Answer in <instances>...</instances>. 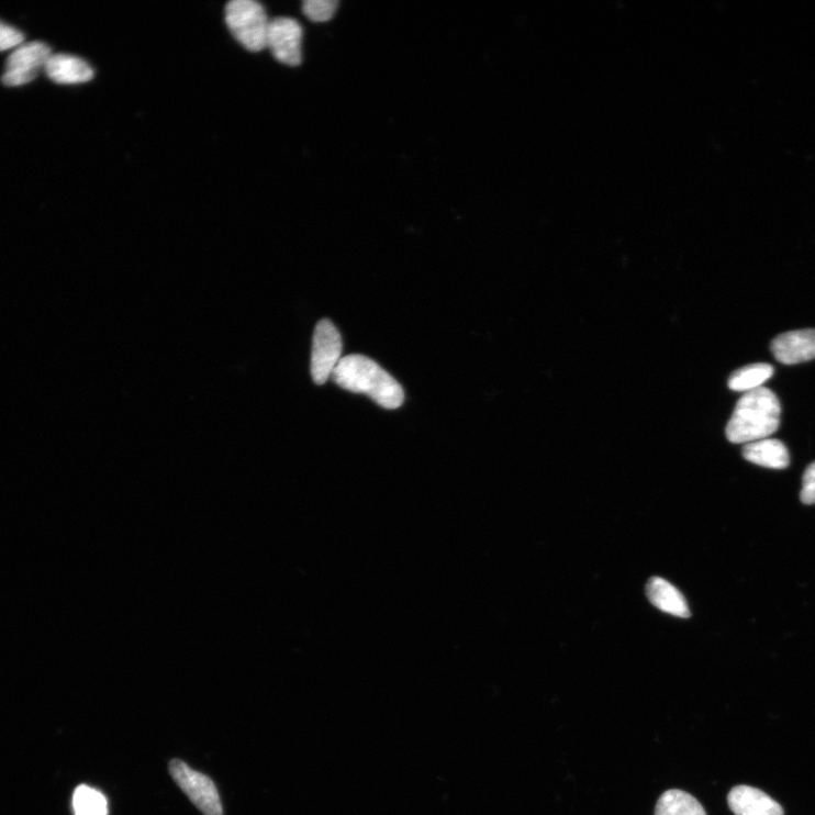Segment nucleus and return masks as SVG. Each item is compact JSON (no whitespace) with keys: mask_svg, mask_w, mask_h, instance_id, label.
I'll use <instances>...</instances> for the list:
<instances>
[{"mask_svg":"<svg viewBox=\"0 0 815 815\" xmlns=\"http://www.w3.org/2000/svg\"><path fill=\"white\" fill-rule=\"evenodd\" d=\"M331 378L347 391L366 394L384 410H398L403 404L402 387L378 362L365 356L342 358Z\"/></svg>","mask_w":815,"mask_h":815,"instance_id":"1","label":"nucleus"},{"mask_svg":"<svg viewBox=\"0 0 815 815\" xmlns=\"http://www.w3.org/2000/svg\"><path fill=\"white\" fill-rule=\"evenodd\" d=\"M780 400L769 389L747 392L736 404L726 427V436L735 444H749L768 438L781 423Z\"/></svg>","mask_w":815,"mask_h":815,"instance_id":"2","label":"nucleus"},{"mask_svg":"<svg viewBox=\"0 0 815 815\" xmlns=\"http://www.w3.org/2000/svg\"><path fill=\"white\" fill-rule=\"evenodd\" d=\"M226 22L236 41L247 51L267 48L270 22L265 8L254 0H233L226 7Z\"/></svg>","mask_w":815,"mask_h":815,"instance_id":"3","label":"nucleus"},{"mask_svg":"<svg viewBox=\"0 0 815 815\" xmlns=\"http://www.w3.org/2000/svg\"><path fill=\"white\" fill-rule=\"evenodd\" d=\"M169 773L179 789L204 815H224L217 790L208 775L177 759L170 761Z\"/></svg>","mask_w":815,"mask_h":815,"instance_id":"4","label":"nucleus"},{"mask_svg":"<svg viewBox=\"0 0 815 815\" xmlns=\"http://www.w3.org/2000/svg\"><path fill=\"white\" fill-rule=\"evenodd\" d=\"M340 332L330 320L317 323L313 337L311 373L315 384L323 386L335 372L343 354Z\"/></svg>","mask_w":815,"mask_h":815,"instance_id":"5","label":"nucleus"},{"mask_svg":"<svg viewBox=\"0 0 815 815\" xmlns=\"http://www.w3.org/2000/svg\"><path fill=\"white\" fill-rule=\"evenodd\" d=\"M52 55V48L45 43L22 44L7 59L3 83L10 88L31 83L45 69Z\"/></svg>","mask_w":815,"mask_h":815,"instance_id":"6","label":"nucleus"},{"mask_svg":"<svg viewBox=\"0 0 815 815\" xmlns=\"http://www.w3.org/2000/svg\"><path fill=\"white\" fill-rule=\"evenodd\" d=\"M302 25L290 18H278L270 22L267 48L275 58L288 66H299L302 63Z\"/></svg>","mask_w":815,"mask_h":815,"instance_id":"7","label":"nucleus"},{"mask_svg":"<svg viewBox=\"0 0 815 815\" xmlns=\"http://www.w3.org/2000/svg\"><path fill=\"white\" fill-rule=\"evenodd\" d=\"M774 358L785 365L815 359V330L805 328L783 333L771 343Z\"/></svg>","mask_w":815,"mask_h":815,"instance_id":"8","label":"nucleus"},{"mask_svg":"<svg viewBox=\"0 0 815 815\" xmlns=\"http://www.w3.org/2000/svg\"><path fill=\"white\" fill-rule=\"evenodd\" d=\"M735 815H784V810L762 791L751 786H736L727 797Z\"/></svg>","mask_w":815,"mask_h":815,"instance_id":"9","label":"nucleus"},{"mask_svg":"<svg viewBox=\"0 0 815 815\" xmlns=\"http://www.w3.org/2000/svg\"><path fill=\"white\" fill-rule=\"evenodd\" d=\"M44 70L57 85H81L94 78V70L89 63L68 54H53Z\"/></svg>","mask_w":815,"mask_h":815,"instance_id":"10","label":"nucleus"},{"mask_svg":"<svg viewBox=\"0 0 815 815\" xmlns=\"http://www.w3.org/2000/svg\"><path fill=\"white\" fill-rule=\"evenodd\" d=\"M744 457L758 466L782 470L790 466V454L785 444L773 438H764L746 444Z\"/></svg>","mask_w":815,"mask_h":815,"instance_id":"11","label":"nucleus"},{"mask_svg":"<svg viewBox=\"0 0 815 815\" xmlns=\"http://www.w3.org/2000/svg\"><path fill=\"white\" fill-rule=\"evenodd\" d=\"M647 596L658 610L678 617H690V610L684 596L670 582L652 578L647 585Z\"/></svg>","mask_w":815,"mask_h":815,"instance_id":"12","label":"nucleus"},{"mask_svg":"<svg viewBox=\"0 0 815 815\" xmlns=\"http://www.w3.org/2000/svg\"><path fill=\"white\" fill-rule=\"evenodd\" d=\"M655 815H707L701 803L680 790L665 792L658 800Z\"/></svg>","mask_w":815,"mask_h":815,"instance_id":"13","label":"nucleus"},{"mask_svg":"<svg viewBox=\"0 0 815 815\" xmlns=\"http://www.w3.org/2000/svg\"><path fill=\"white\" fill-rule=\"evenodd\" d=\"M773 376V367L769 364H753L739 368L728 380V387L737 392H750L760 389L761 386Z\"/></svg>","mask_w":815,"mask_h":815,"instance_id":"14","label":"nucleus"},{"mask_svg":"<svg viewBox=\"0 0 815 815\" xmlns=\"http://www.w3.org/2000/svg\"><path fill=\"white\" fill-rule=\"evenodd\" d=\"M72 808L76 815H107L105 797L89 786H79L72 796Z\"/></svg>","mask_w":815,"mask_h":815,"instance_id":"15","label":"nucleus"},{"mask_svg":"<svg viewBox=\"0 0 815 815\" xmlns=\"http://www.w3.org/2000/svg\"><path fill=\"white\" fill-rule=\"evenodd\" d=\"M338 2L336 0H306L303 12L313 22H326L336 14Z\"/></svg>","mask_w":815,"mask_h":815,"instance_id":"16","label":"nucleus"},{"mask_svg":"<svg viewBox=\"0 0 815 815\" xmlns=\"http://www.w3.org/2000/svg\"><path fill=\"white\" fill-rule=\"evenodd\" d=\"M24 34L2 21H0V52L14 51L24 44Z\"/></svg>","mask_w":815,"mask_h":815,"instance_id":"17","label":"nucleus"},{"mask_svg":"<svg viewBox=\"0 0 815 815\" xmlns=\"http://www.w3.org/2000/svg\"><path fill=\"white\" fill-rule=\"evenodd\" d=\"M801 500L804 504H815V462L808 466L803 476Z\"/></svg>","mask_w":815,"mask_h":815,"instance_id":"18","label":"nucleus"}]
</instances>
